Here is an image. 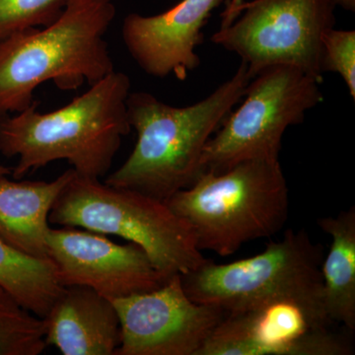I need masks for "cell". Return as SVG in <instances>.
<instances>
[{
	"label": "cell",
	"instance_id": "1",
	"mask_svg": "<svg viewBox=\"0 0 355 355\" xmlns=\"http://www.w3.org/2000/svg\"><path fill=\"white\" fill-rule=\"evenodd\" d=\"M130 77L116 71L55 111L42 113L34 101L0 120V153L17 157L11 176L19 180L55 161L65 160L78 176L101 179L132 130Z\"/></svg>",
	"mask_w": 355,
	"mask_h": 355
},
{
	"label": "cell",
	"instance_id": "2",
	"mask_svg": "<svg viewBox=\"0 0 355 355\" xmlns=\"http://www.w3.org/2000/svg\"><path fill=\"white\" fill-rule=\"evenodd\" d=\"M252 77L240 64L234 76L195 104L175 107L147 92H130L128 114L137 142L127 160L105 183L167 200L189 188L203 173L205 146Z\"/></svg>",
	"mask_w": 355,
	"mask_h": 355
},
{
	"label": "cell",
	"instance_id": "3",
	"mask_svg": "<svg viewBox=\"0 0 355 355\" xmlns=\"http://www.w3.org/2000/svg\"><path fill=\"white\" fill-rule=\"evenodd\" d=\"M116 12L113 0H72L50 25L1 40L0 120L29 107L42 84L76 90L113 72L105 37Z\"/></svg>",
	"mask_w": 355,
	"mask_h": 355
},
{
	"label": "cell",
	"instance_id": "4",
	"mask_svg": "<svg viewBox=\"0 0 355 355\" xmlns=\"http://www.w3.org/2000/svg\"><path fill=\"white\" fill-rule=\"evenodd\" d=\"M166 202L189 224L200 251L222 257L277 234L289 214L279 158L248 159L222 172H203Z\"/></svg>",
	"mask_w": 355,
	"mask_h": 355
},
{
	"label": "cell",
	"instance_id": "5",
	"mask_svg": "<svg viewBox=\"0 0 355 355\" xmlns=\"http://www.w3.org/2000/svg\"><path fill=\"white\" fill-rule=\"evenodd\" d=\"M49 220L51 225L118 236L137 245L166 279L193 272L207 260L189 224L166 200L76 173L58 196Z\"/></svg>",
	"mask_w": 355,
	"mask_h": 355
},
{
	"label": "cell",
	"instance_id": "6",
	"mask_svg": "<svg viewBox=\"0 0 355 355\" xmlns=\"http://www.w3.org/2000/svg\"><path fill=\"white\" fill-rule=\"evenodd\" d=\"M323 260V247L313 242L304 229L288 230L256 256L222 265L207 260L181 275L182 284L191 300L216 306L226 314L277 297L324 305Z\"/></svg>",
	"mask_w": 355,
	"mask_h": 355
},
{
	"label": "cell",
	"instance_id": "7",
	"mask_svg": "<svg viewBox=\"0 0 355 355\" xmlns=\"http://www.w3.org/2000/svg\"><path fill=\"white\" fill-rule=\"evenodd\" d=\"M323 79L291 65L266 67L250 80L242 104L231 111L203 151V172L219 173L241 161L279 158L291 125L323 101Z\"/></svg>",
	"mask_w": 355,
	"mask_h": 355
},
{
	"label": "cell",
	"instance_id": "8",
	"mask_svg": "<svg viewBox=\"0 0 355 355\" xmlns=\"http://www.w3.org/2000/svg\"><path fill=\"white\" fill-rule=\"evenodd\" d=\"M336 0H253L212 36L234 53L250 76L273 65H291L323 79L322 42L335 27Z\"/></svg>",
	"mask_w": 355,
	"mask_h": 355
},
{
	"label": "cell",
	"instance_id": "9",
	"mask_svg": "<svg viewBox=\"0 0 355 355\" xmlns=\"http://www.w3.org/2000/svg\"><path fill=\"white\" fill-rule=\"evenodd\" d=\"M333 324L322 303L270 299L226 314L198 355L354 354V343Z\"/></svg>",
	"mask_w": 355,
	"mask_h": 355
},
{
	"label": "cell",
	"instance_id": "10",
	"mask_svg": "<svg viewBox=\"0 0 355 355\" xmlns=\"http://www.w3.org/2000/svg\"><path fill=\"white\" fill-rule=\"evenodd\" d=\"M121 323L114 355H198L226 312L189 297L181 275L113 301Z\"/></svg>",
	"mask_w": 355,
	"mask_h": 355
},
{
	"label": "cell",
	"instance_id": "11",
	"mask_svg": "<svg viewBox=\"0 0 355 355\" xmlns=\"http://www.w3.org/2000/svg\"><path fill=\"white\" fill-rule=\"evenodd\" d=\"M46 246L62 286L89 287L112 301L153 291L168 280L141 248L118 244L101 233L51 227Z\"/></svg>",
	"mask_w": 355,
	"mask_h": 355
},
{
	"label": "cell",
	"instance_id": "12",
	"mask_svg": "<svg viewBox=\"0 0 355 355\" xmlns=\"http://www.w3.org/2000/svg\"><path fill=\"white\" fill-rule=\"evenodd\" d=\"M221 1L182 0L157 15L128 14L121 27L123 44L148 76L183 81L200 64L196 50L202 43V29Z\"/></svg>",
	"mask_w": 355,
	"mask_h": 355
},
{
	"label": "cell",
	"instance_id": "13",
	"mask_svg": "<svg viewBox=\"0 0 355 355\" xmlns=\"http://www.w3.org/2000/svg\"><path fill=\"white\" fill-rule=\"evenodd\" d=\"M42 320L46 345L64 355H114L121 345L113 301L89 287L64 286Z\"/></svg>",
	"mask_w": 355,
	"mask_h": 355
},
{
	"label": "cell",
	"instance_id": "14",
	"mask_svg": "<svg viewBox=\"0 0 355 355\" xmlns=\"http://www.w3.org/2000/svg\"><path fill=\"white\" fill-rule=\"evenodd\" d=\"M69 169L51 182L0 181V238L38 258H49V217L55 200L74 175Z\"/></svg>",
	"mask_w": 355,
	"mask_h": 355
},
{
	"label": "cell",
	"instance_id": "15",
	"mask_svg": "<svg viewBox=\"0 0 355 355\" xmlns=\"http://www.w3.org/2000/svg\"><path fill=\"white\" fill-rule=\"evenodd\" d=\"M318 225L331 238L328 256L322 263L324 310L334 324L354 331L355 207L319 219Z\"/></svg>",
	"mask_w": 355,
	"mask_h": 355
},
{
	"label": "cell",
	"instance_id": "16",
	"mask_svg": "<svg viewBox=\"0 0 355 355\" xmlns=\"http://www.w3.org/2000/svg\"><path fill=\"white\" fill-rule=\"evenodd\" d=\"M0 288L43 319L64 286L50 258H38L0 238Z\"/></svg>",
	"mask_w": 355,
	"mask_h": 355
},
{
	"label": "cell",
	"instance_id": "17",
	"mask_svg": "<svg viewBox=\"0 0 355 355\" xmlns=\"http://www.w3.org/2000/svg\"><path fill=\"white\" fill-rule=\"evenodd\" d=\"M46 347L43 320L0 288V355H40Z\"/></svg>",
	"mask_w": 355,
	"mask_h": 355
},
{
	"label": "cell",
	"instance_id": "18",
	"mask_svg": "<svg viewBox=\"0 0 355 355\" xmlns=\"http://www.w3.org/2000/svg\"><path fill=\"white\" fill-rule=\"evenodd\" d=\"M72 0H0V41L50 25Z\"/></svg>",
	"mask_w": 355,
	"mask_h": 355
},
{
	"label": "cell",
	"instance_id": "19",
	"mask_svg": "<svg viewBox=\"0 0 355 355\" xmlns=\"http://www.w3.org/2000/svg\"><path fill=\"white\" fill-rule=\"evenodd\" d=\"M322 71L335 72L342 77L355 99V31L331 28L322 42Z\"/></svg>",
	"mask_w": 355,
	"mask_h": 355
},
{
	"label": "cell",
	"instance_id": "20",
	"mask_svg": "<svg viewBox=\"0 0 355 355\" xmlns=\"http://www.w3.org/2000/svg\"><path fill=\"white\" fill-rule=\"evenodd\" d=\"M245 0H230L226 6L225 10L221 13V27H227L240 15L241 7Z\"/></svg>",
	"mask_w": 355,
	"mask_h": 355
},
{
	"label": "cell",
	"instance_id": "21",
	"mask_svg": "<svg viewBox=\"0 0 355 355\" xmlns=\"http://www.w3.org/2000/svg\"><path fill=\"white\" fill-rule=\"evenodd\" d=\"M336 6L343 7V9L347 11L355 10V0H336Z\"/></svg>",
	"mask_w": 355,
	"mask_h": 355
},
{
	"label": "cell",
	"instance_id": "22",
	"mask_svg": "<svg viewBox=\"0 0 355 355\" xmlns=\"http://www.w3.org/2000/svg\"><path fill=\"white\" fill-rule=\"evenodd\" d=\"M11 174H12V169H10V168L6 167V166L2 165L1 163H0V181L6 179V178L11 176Z\"/></svg>",
	"mask_w": 355,
	"mask_h": 355
}]
</instances>
